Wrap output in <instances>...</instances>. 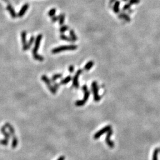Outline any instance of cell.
<instances>
[{
  "mask_svg": "<svg viewBox=\"0 0 160 160\" xmlns=\"http://www.w3.org/2000/svg\"><path fill=\"white\" fill-rule=\"evenodd\" d=\"M42 37H43V36H42V34H39L37 35L36 38V40H35V46H34L32 50L33 56L34 59L40 62L43 61L44 60V58H43V57L42 56L40 55H39L37 53V51H38V49L39 48L40 42L42 39Z\"/></svg>",
  "mask_w": 160,
  "mask_h": 160,
  "instance_id": "cell-1",
  "label": "cell"
},
{
  "mask_svg": "<svg viewBox=\"0 0 160 160\" xmlns=\"http://www.w3.org/2000/svg\"><path fill=\"white\" fill-rule=\"evenodd\" d=\"M78 46L75 45H65L57 47V48H53L52 50V53L53 54L60 53L63 51L66 50H75L77 49Z\"/></svg>",
  "mask_w": 160,
  "mask_h": 160,
  "instance_id": "cell-2",
  "label": "cell"
},
{
  "mask_svg": "<svg viewBox=\"0 0 160 160\" xmlns=\"http://www.w3.org/2000/svg\"><path fill=\"white\" fill-rule=\"evenodd\" d=\"M82 90H83L84 93L83 99L81 100H78V101H77L75 102V105L78 107L84 106L87 101V100H88V98L90 97V92L88 91V88H87V86L86 85H83V87H82Z\"/></svg>",
  "mask_w": 160,
  "mask_h": 160,
  "instance_id": "cell-3",
  "label": "cell"
},
{
  "mask_svg": "<svg viewBox=\"0 0 160 160\" xmlns=\"http://www.w3.org/2000/svg\"><path fill=\"white\" fill-rule=\"evenodd\" d=\"M92 91L93 93V97H94V100L95 102H99L101 99V97L99 94V87L97 82L94 81L92 82L91 84Z\"/></svg>",
  "mask_w": 160,
  "mask_h": 160,
  "instance_id": "cell-4",
  "label": "cell"
},
{
  "mask_svg": "<svg viewBox=\"0 0 160 160\" xmlns=\"http://www.w3.org/2000/svg\"><path fill=\"white\" fill-rule=\"evenodd\" d=\"M41 79L42 80V81H43V82H45V83L46 84L47 87H48V88H49V91H50L51 93H52L53 94H56V91L55 90L54 87H53V86L51 84V81H50V80L48 78V77H47V76L46 75H43L42 76V78H41Z\"/></svg>",
  "mask_w": 160,
  "mask_h": 160,
  "instance_id": "cell-5",
  "label": "cell"
},
{
  "mask_svg": "<svg viewBox=\"0 0 160 160\" xmlns=\"http://www.w3.org/2000/svg\"><path fill=\"white\" fill-rule=\"evenodd\" d=\"M111 127L110 125H107L106 126L104 127V128H102L101 130H100L99 131H98L97 132H96L95 134H94V139H99V138H100V137L102 135L105 134V133H107V132L109 131V130H110V129H111Z\"/></svg>",
  "mask_w": 160,
  "mask_h": 160,
  "instance_id": "cell-6",
  "label": "cell"
},
{
  "mask_svg": "<svg viewBox=\"0 0 160 160\" xmlns=\"http://www.w3.org/2000/svg\"><path fill=\"white\" fill-rule=\"evenodd\" d=\"M82 72V70L80 69L76 72L75 75H74V78H72V86L76 88H78L79 87V83H78V77L81 73Z\"/></svg>",
  "mask_w": 160,
  "mask_h": 160,
  "instance_id": "cell-7",
  "label": "cell"
},
{
  "mask_svg": "<svg viewBox=\"0 0 160 160\" xmlns=\"http://www.w3.org/2000/svg\"><path fill=\"white\" fill-rule=\"evenodd\" d=\"M26 36H27L26 31H21V42H22L23 44V50H27L29 49V48H28L27 43Z\"/></svg>",
  "mask_w": 160,
  "mask_h": 160,
  "instance_id": "cell-8",
  "label": "cell"
},
{
  "mask_svg": "<svg viewBox=\"0 0 160 160\" xmlns=\"http://www.w3.org/2000/svg\"><path fill=\"white\" fill-rule=\"evenodd\" d=\"M113 131L112 129H110V130L107 132V136L106 138V144H107L108 146L110 148H113L115 146V144H114V142L112 141V140H110V136H111V135L113 134Z\"/></svg>",
  "mask_w": 160,
  "mask_h": 160,
  "instance_id": "cell-9",
  "label": "cell"
},
{
  "mask_svg": "<svg viewBox=\"0 0 160 160\" xmlns=\"http://www.w3.org/2000/svg\"><path fill=\"white\" fill-rule=\"evenodd\" d=\"M29 7V4L28 3H26L25 4H24L22 6V7L21 8L20 10L19 11V13H18L17 14V17H22L25 15L26 12L27 11Z\"/></svg>",
  "mask_w": 160,
  "mask_h": 160,
  "instance_id": "cell-10",
  "label": "cell"
},
{
  "mask_svg": "<svg viewBox=\"0 0 160 160\" xmlns=\"http://www.w3.org/2000/svg\"><path fill=\"white\" fill-rule=\"evenodd\" d=\"M7 10H8V11L10 13L11 16L12 17V18H13V19H15V18H16L17 17V14H16L15 10H14V8L12 7L11 5L10 4H9L7 5Z\"/></svg>",
  "mask_w": 160,
  "mask_h": 160,
  "instance_id": "cell-11",
  "label": "cell"
},
{
  "mask_svg": "<svg viewBox=\"0 0 160 160\" xmlns=\"http://www.w3.org/2000/svg\"><path fill=\"white\" fill-rule=\"evenodd\" d=\"M119 17L120 19H122V20H125V21H127V22H130V21H131V19H130V16H129L128 14L124 13V12H122L121 13H120V14H119Z\"/></svg>",
  "mask_w": 160,
  "mask_h": 160,
  "instance_id": "cell-12",
  "label": "cell"
},
{
  "mask_svg": "<svg viewBox=\"0 0 160 160\" xmlns=\"http://www.w3.org/2000/svg\"><path fill=\"white\" fill-rule=\"evenodd\" d=\"M120 2L119 1H116L115 3L113 4V10L114 13H119L120 11Z\"/></svg>",
  "mask_w": 160,
  "mask_h": 160,
  "instance_id": "cell-13",
  "label": "cell"
},
{
  "mask_svg": "<svg viewBox=\"0 0 160 160\" xmlns=\"http://www.w3.org/2000/svg\"><path fill=\"white\" fill-rule=\"evenodd\" d=\"M5 127L7 128H8V130H9L10 133L11 135H13V136H15L14 135V133H15V130H14V128L11 126V125L10 124V123H6L5 125Z\"/></svg>",
  "mask_w": 160,
  "mask_h": 160,
  "instance_id": "cell-14",
  "label": "cell"
},
{
  "mask_svg": "<svg viewBox=\"0 0 160 160\" xmlns=\"http://www.w3.org/2000/svg\"><path fill=\"white\" fill-rule=\"evenodd\" d=\"M94 65V62L92 60H90V61L88 62L87 64H85V65L84 67V69L85 71H89L91 69V68L93 67V65Z\"/></svg>",
  "mask_w": 160,
  "mask_h": 160,
  "instance_id": "cell-15",
  "label": "cell"
},
{
  "mask_svg": "<svg viewBox=\"0 0 160 160\" xmlns=\"http://www.w3.org/2000/svg\"><path fill=\"white\" fill-rule=\"evenodd\" d=\"M71 80H72V77H71V75H68V77H66V78H64V79H63L62 80V81H60L59 84H60V85L66 84L68 83L69 82H70Z\"/></svg>",
  "mask_w": 160,
  "mask_h": 160,
  "instance_id": "cell-16",
  "label": "cell"
},
{
  "mask_svg": "<svg viewBox=\"0 0 160 160\" xmlns=\"http://www.w3.org/2000/svg\"><path fill=\"white\" fill-rule=\"evenodd\" d=\"M5 128H6L5 126H2L1 129V132H2V134L4 135V136H5V138L6 139H8V140H9L10 138V135L9 133L7 132V131L5 130Z\"/></svg>",
  "mask_w": 160,
  "mask_h": 160,
  "instance_id": "cell-17",
  "label": "cell"
},
{
  "mask_svg": "<svg viewBox=\"0 0 160 160\" xmlns=\"http://www.w3.org/2000/svg\"><path fill=\"white\" fill-rule=\"evenodd\" d=\"M18 139L16 138L15 136H14L13 137V140H12V143H11V147L12 148L14 149L17 147L18 145Z\"/></svg>",
  "mask_w": 160,
  "mask_h": 160,
  "instance_id": "cell-18",
  "label": "cell"
},
{
  "mask_svg": "<svg viewBox=\"0 0 160 160\" xmlns=\"http://www.w3.org/2000/svg\"><path fill=\"white\" fill-rule=\"evenodd\" d=\"M70 37L72 39V40L74 41V42H75V41H77V39H78L77 35H75V33L74 31L73 30H70Z\"/></svg>",
  "mask_w": 160,
  "mask_h": 160,
  "instance_id": "cell-19",
  "label": "cell"
},
{
  "mask_svg": "<svg viewBox=\"0 0 160 160\" xmlns=\"http://www.w3.org/2000/svg\"><path fill=\"white\" fill-rule=\"evenodd\" d=\"M65 14L64 13H61V14H59V15L58 16L59 17V25H62L64 24V21H65Z\"/></svg>",
  "mask_w": 160,
  "mask_h": 160,
  "instance_id": "cell-20",
  "label": "cell"
},
{
  "mask_svg": "<svg viewBox=\"0 0 160 160\" xmlns=\"http://www.w3.org/2000/svg\"><path fill=\"white\" fill-rule=\"evenodd\" d=\"M60 39L62 40H64L67 41V42H74V41L72 40V39H71V37H68L67 36L64 35V34H62V35H60Z\"/></svg>",
  "mask_w": 160,
  "mask_h": 160,
  "instance_id": "cell-21",
  "label": "cell"
},
{
  "mask_svg": "<svg viewBox=\"0 0 160 160\" xmlns=\"http://www.w3.org/2000/svg\"><path fill=\"white\" fill-rule=\"evenodd\" d=\"M160 152V149L156 148L154 151L153 157H152V160H158V154Z\"/></svg>",
  "mask_w": 160,
  "mask_h": 160,
  "instance_id": "cell-22",
  "label": "cell"
},
{
  "mask_svg": "<svg viewBox=\"0 0 160 160\" xmlns=\"http://www.w3.org/2000/svg\"><path fill=\"white\" fill-rule=\"evenodd\" d=\"M62 77V74H55L53 75L52 78L51 79V81H52V82H55L57 79L60 78Z\"/></svg>",
  "mask_w": 160,
  "mask_h": 160,
  "instance_id": "cell-23",
  "label": "cell"
},
{
  "mask_svg": "<svg viewBox=\"0 0 160 160\" xmlns=\"http://www.w3.org/2000/svg\"><path fill=\"white\" fill-rule=\"evenodd\" d=\"M68 29H69L68 26H66V25H65V26H62L59 29V31L60 32V33L63 34V33H64L65 32H66V31H68Z\"/></svg>",
  "mask_w": 160,
  "mask_h": 160,
  "instance_id": "cell-24",
  "label": "cell"
},
{
  "mask_svg": "<svg viewBox=\"0 0 160 160\" xmlns=\"http://www.w3.org/2000/svg\"><path fill=\"white\" fill-rule=\"evenodd\" d=\"M56 12V8H52L51 10H49V11L48 12V15L50 17H52L55 15Z\"/></svg>",
  "mask_w": 160,
  "mask_h": 160,
  "instance_id": "cell-25",
  "label": "cell"
},
{
  "mask_svg": "<svg viewBox=\"0 0 160 160\" xmlns=\"http://www.w3.org/2000/svg\"><path fill=\"white\" fill-rule=\"evenodd\" d=\"M34 41H35V37H34L33 36H31V37H30V40H29V42L27 43V46H28V48H29V49H30V46L32 45V44L33 43Z\"/></svg>",
  "mask_w": 160,
  "mask_h": 160,
  "instance_id": "cell-26",
  "label": "cell"
},
{
  "mask_svg": "<svg viewBox=\"0 0 160 160\" xmlns=\"http://www.w3.org/2000/svg\"><path fill=\"white\" fill-rule=\"evenodd\" d=\"M131 6H132V4H130L129 2L128 4H126L124 5V6H123V11H128V10L130 9Z\"/></svg>",
  "mask_w": 160,
  "mask_h": 160,
  "instance_id": "cell-27",
  "label": "cell"
},
{
  "mask_svg": "<svg viewBox=\"0 0 160 160\" xmlns=\"http://www.w3.org/2000/svg\"><path fill=\"white\" fill-rule=\"evenodd\" d=\"M8 141H9V140H8V139L5 138V139H2V140H0V144H1V145H5V146H6V145H8Z\"/></svg>",
  "mask_w": 160,
  "mask_h": 160,
  "instance_id": "cell-28",
  "label": "cell"
},
{
  "mask_svg": "<svg viewBox=\"0 0 160 160\" xmlns=\"http://www.w3.org/2000/svg\"><path fill=\"white\" fill-rule=\"evenodd\" d=\"M129 2L130 4H138L140 2V0H129Z\"/></svg>",
  "mask_w": 160,
  "mask_h": 160,
  "instance_id": "cell-29",
  "label": "cell"
},
{
  "mask_svg": "<svg viewBox=\"0 0 160 160\" xmlns=\"http://www.w3.org/2000/svg\"><path fill=\"white\" fill-rule=\"evenodd\" d=\"M68 71L70 73H73L74 71V67L73 65H70L68 68Z\"/></svg>",
  "mask_w": 160,
  "mask_h": 160,
  "instance_id": "cell-30",
  "label": "cell"
},
{
  "mask_svg": "<svg viewBox=\"0 0 160 160\" xmlns=\"http://www.w3.org/2000/svg\"><path fill=\"white\" fill-rule=\"evenodd\" d=\"M58 20H59V17H58V16H53L52 17V21L53 23H55L56 21H58Z\"/></svg>",
  "mask_w": 160,
  "mask_h": 160,
  "instance_id": "cell-31",
  "label": "cell"
},
{
  "mask_svg": "<svg viewBox=\"0 0 160 160\" xmlns=\"http://www.w3.org/2000/svg\"><path fill=\"white\" fill-rule=\"evenodd\" d=\"M59 84H58V83H55L54 84V85H53V87H54L55 90L56 91H57V90L58 89V88H59Z\"/></svg>",
  "mask_w": 160,
  "mask_h": 160,
  "instance_id": "cell-32",
  "label": "cell"
},
{
  "mask_svg": "<svg viewBox=\"0 0 160 160\" xmlns=\"http://www.w3.org/2000/svg\"><path fill=\"white\" fill-rule=\"evenodd\" d=\"M116 1H117V0H110V1H109V5L111 6L112 5V4H114L115 3V2H116Z\"/></svg>",
  "mask_w": 160,
  "mask_h": 160,
  "instance_id": "cell-33",
  "label": "cell"
},
{
  "mask_svg": "<svg viewBox=\"0 0 160 160\" xmlns=\"http://www.w3.org/2000/svg\"><path fill=\"white\" fill-rule=\"evenodd\" d=\"M57 160H65V157L64 156H61V157H59Z\"/></svg>",
  "mask_w": 160,
  "mask_h": 160,
  "instance_id": "cell-34",
  "label": "cell"
},
{
  "mask_svg": "<svg viewBox=\"0 0 160 160\" xmlns=\"http://www.w3.org/2000/svg\"><path fill=\"white\" fill-rule=\"evenodd\" d=\"M128 13H129V14H130V13H133V11L132 10V9L130 8V9H129V10H128Z\"/></svg>",
  "mask_w": 160,
  "mask_h": 160,
  "instance_id": "cell-35",
  "label": "cell"
},
{
  "mask_svg": "<svg viewBox=\"0 0 160 160\" xmlns=\"http://www.w3.org/2000/svg\"><path fill=\"white\" fill-rule=\"evenodd\" d=\"M2 1H4L5 2H7V3H9V0H2Z\"/></svg>",
  "mask_w": 160,
  "mask_h": 160,
  "instance_id": "cell-36",
  "label": "cell"
},
{
  "mask_svg": "<svg viewBox=\"0 0 160 160\" xmlns=\"http://www.w3.org/2000/svg\"><path fill=\"white\" fill-rule=\"evenodd\" d=\"M123 1H124V2H126V1H128L129 0H122Z\"/></svg>",
  "mask_w": 160,
  "mask_h": 160,
  "instance_id": "cell-37",
  "label": "cell"
},
{
  "mask_svg": "<svg viewBox=\"0 0 160 160\" xmlns=\"http://www.w3.org/2000/svg\"></svg>",
  "mask_w": 160,
  "mask_h": 160,
  "instance_id": "cell-38",
  "label": "cell"
}]
</instances>
